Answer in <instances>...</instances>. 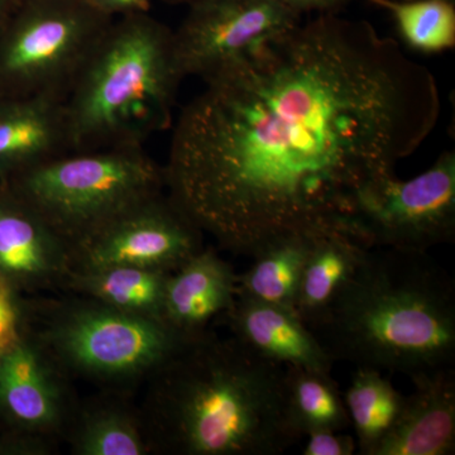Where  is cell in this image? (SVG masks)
Here are the masks:
<instances>
[{"label":"cell","instance_id":"cell-1","mask_svg":"<svg viewBox=\"0 0 455 455\" xmlns=\"http://www.w3.org/2000/svg\"><path fill=\"white\" fill-rule=\"evenodd\" d=\"M173 124L164 188L224 250L253 257L346 224L429 139V68L366 20L317 14L203 77Z\"/></svg>","mask_w":455,"mask_h":455},{"label":"cell","instance_id":"cell-2","mask_svg":"<svg viewBox=\"0 0 455 455\" xmlns=\"http://www.w3.org/2000/svg\"><path fill=\"white\" fill-rule=\"evenodd\" d=\"M284 368L235 337L187 341L149 377L140 414L149 451L283 453L301 438L287 415Z\"/></svg>","mask_w":455,"mask_h":455},{"label":"cell","instance_id":"cell-3","mask_svg":"<svg viewBox=\"0 0 455 455\" xmlns=\"http://www.w3.org/2000/svg\"><path fill=\"white\" fill-rule=\"evenodd\" d=\"M309 329L333 362L409 377L454 368V283L427 252L372 247Z\"/></svg>","mask_w":455,"mask_h":455},{"label":"cell","instance_id":"cell-4","mask_svg":"<svg viewBox=\"0 0 455 455\" xmlns=\"http://www.w3.org/2000/svg\"><path fill=\"white\" fill-rule=\"evenodd\" d=\"M184 79L170 27L148 13L114 18L66 94L68 151L145 147L172 125Z\"/></svg>","mask_w":455,"mask_h":455},{"label":"cell","instance_id":"cell-5","mask_svg":"<svg viewBox=\"0 0 455 455\" xmlns=\"http://www.w3.org/2000/svg\"><path fill=\"white\" fill-rule=\"evenodd\" d=\"M0 181L70 247L164 188V167L145 147L66 152Z\"/></svg>","mask_w":455,"mask_h":455},{"label":"cell","instance_id":"cell-6","mask_svg":"<svg viewBox=\"0 0 455 455\" xmlns=\"http://www.w3.org/2000/svg\"><path fill=\"white\" fill-rule=\"evenodd\" d=\"M36 341L65 374L123 383L149 379L188 340L161 320L86 298L53 305Z\"/></svg>","mask_w":455,"mask_h":455},{"label":"cell","instance_id":"cell-7","mask_svg":"<svg viewBox=\"0 0 455 455\" xmlns=\"http://www.w3.org/2000/svg\"><path fill=\"white\" fill-rule=\"evenodd\" d=\"M112 20L88 0H23L0 33V97L65 98Z\"/></svg>","mask_w":455,"mask_h":455},{"label":"cell","instance_id":"cell-8","mask_svg":"<svg viewBox=\"0 0 455 455\" xmlns=\"http://www.w3.org/2000/svg\"><path fill=\"white\" fill-rule=\"evenodd\" d=\"M346 227L371 247L427 252L455 236V154L445 151L411 180L396 175L364 188Z\"/></svg>","mask_w":455,"mask_h":455},{"label":"cell","instance_id":"cell-9","mask_svg":"<svg viewBox=\"0 0 455 455\" xmlns=\"http://www.w3.org/2000/svg\"><path fill=\"white\" fill-rule=\"evenodd\" d=\"M203 235L171 197L161 193L122 212L74 244L70 272L107 266L172 272L203 250Z\"/></svg>","mask_w":455,"mask_h":455},{"label":"cell","instance_id":"cell-10","mask_svg":"<svg viewBox=\"0 0 455 455\" xmlns=\"http://www.w3.org/2000/svg\"><path fill=\"white\" fill-rule=\"evenodd\" d=\"M300 22L281 0H196L173 31L180 70L203 79Z\"/></svg>","mask_w":455,"mask_h":455},{"label":"cell","instance_id":"cell-11","mask_svg":"<svg viewBox=\"0 0 455 455\" xmlns=\"http://www.w3.org/2000/svg\"><path fill=\"white\" fill-rule=\"evenodd\" d=\"M65 376L37 341L22 335L0 355V409L47 449L76 414Z\"/></svg>","mask_w":455,"mask_h":455},{"label":"cell","instance_id":"cell-12","mask_svg":"<svg viewBox=\"0 0 455 455\" xmlns=\"http://www.w3.org/2000/svg\"><path fill=\"white\" fill-rule=\"evenodd\" d=\"M71 247L32 206L0 181V276L12 283H65Z\"/></svg>","mask_w":455,"mask_h":455},{"label":"cell","instance_id":"cell-13","mask_svg":"<svg viewBox=\"0 0 455 455\" xmlns=\"http://www.w3.org/2000/svg\"><path fill=\"white\" fill-rule=\"evenodd\" d=\"M414 391L405 396L394 429L374 455L455 453V371H433L410 377Z\"/></svg>","mask_w":455,"mask_h":455},{"label":"cell","instance_id":"cell-14","mask_svg":"<svg viewBox=\"0 0 455 455\" xmlns=\"http://www.w3.org/2000/svg\"><path fill=\"white\" fill-rule=\"evenodd\" d=\"M235 286L232 266L203 248L167 278L163 322L182 339H196L212 319L230 309Z\"/></svg>","mask_w":455,"mask_h":455},{"label":"cell","instance_id":"cell-15","mask_svg":"<svg viewBox=\"0 0 455 455\" xmlns=\"http://www.w3.org/2000/svg\"><path fill=\"white\" fill-rule=\"evenodd\" d=\"M226 314L233 337L260 357L283 367L331 372L333 359L295 311L235 296Z\"/></svg>","mask_w":455,"mask_h":455},{"label":"cell","instance_id":"cell-16","mask_svg":"<svg viewBox=\"0 0 455 455\" xmlns=\"http://www.w3.org/2000/svg\"><path fill=\"white\" fill-rule=\"evenodd\" d=\"M65 98L0 97V180L68 151Z\"/></svg>","mask_w":455,"mask_h":455},{"label":"cell","instance_id":"cell-17","mask_svg":"<svg viewBox=\"0 0 455 455\" xmlns=\"http://www.w3.org/2000/svg\"><path fill=\"white\" fill-rule=\"evenodd\" d=\"M370 248L362 236L347 227L331 228L315 236L293 307L305 324L310 328L324 315Z\"/></svg>","mask_w":455,"mask_h":455},{"label":"cell","instance_id":"cell-18","mask_svg":"<svg viewBox=\"0 0 455 455\" xmlns=\"http://www.w3.org/2000/svg\"><path fill=\"white\" fill-rule=\"evenodd\" d=\"M170 274L137 266H107L70 272L64 284L113 309L163 322L164 287Z\"/></svg>","mask_w":455,"mask_h":455},{"label":"cell","instance_id":"cell-19","mask_svg":"<svg viewBox=\"0 0 455 455\" xmlns=\"http://www.w3.org/2000/svg\"><path fill=\"white\" fill-rule=\"evenodd\" d=\"M320 232L295 233L265 245L251 267L236 276L235 296L293 311L305 262Z\"/></svg>","mask_w":455,"mask_h":455},{"label":"cell","instance_id":"cell-20","mask_svg":"<svg viewBox=\"0 0 455 455\" xmlns=\"http://www.w3.org/2000/svg\"><path fill=\"white\" fill-rule=\"evenodd\" d=\"M68 438L74 454L151 453L140 415L119 401H99L76 411L68 427Z\"/></svg>","mask_w":455,"mask_h":455},{"label":"cell","instance_id":"cell-21","mask_svg":"<svg viewBox=\"0 0 455 455\" xmlns=\"http://www.w3.org/2000/svg\"><path fill=\"white\" fill-rule=\"evenodd\" d=\"M349 423L355 427L357 451L374 455L390 434L403 410L405 396L395 388L381 371L357 367L343 396Z\"/></svg>","mask_w":455,"mask_h":455},{"label":"cell","instance_id":"cell-22","mask_svg":"<svg viewBox=\"0 0 455 455\" xmlns=\"http://www.w3.org/2000/svg\"><path fill=\"white\" fill-rule=\"evenodd\" d=\"M284 400L290 423L301 438L311 431H343L350 425L343 395L331 372L284 368Z\"/></svg>","mask_w":455,"mask_h":455},{"label":"cell","instance_id":"cell-23","mask_svg":"<svg viewBox=\"0 0 455 455\" xmlns=\"http://www.w3.org/2000/svg\"><path fill=\"white\" fill-rule=\"evenodd\" d=\"M391 14L407 49L439 55L455 46V0H366Z\"/></svg>","mask_w":455,"mask_h":455},{"label":"cell","instance_id":"cell-24","mask_svg":"<svg viewBox=\"0 0 455 455\" xmlns=\"http://www.w3.org/2000/svg\"><path fill=\"white\" fill-rule=\"evenodd\" d=\"M304 455H352L357 451V442L338 430H316L307 434Z\"/></svg>","mask_w":455,"mask_h":455},{"label":"cell","instance_id":"cell-25","mask_svg":"<svg viewBox=\"0 0 455 455\" xmlns=\"http://www.w3.org/2000/svg\"><path fill=\"white\" fill-rule=\"evenodd\" d=\"M20 338V317L12 287L0 276V355L13 347Z\"/></svg>","mask_w":455,"mask_h":455},{"label":"cell","instance_id":"cell-26","mask_svg":"<svg viewBox=\"0 0 455 455\" xmlns=\"http://www.w3.org/2000/svg\"><path fill=\"white\" fill-rule=\"evenodd\" d=\"M90 4L110 18L132 16V14L148 13L154 0H88Z\"/></svg>","mask_w":455,"mask_h":455},{"label":"cell","instance_id":"cell-27","mask_svg":"<svg viewBox=\"0 0 455 455\" xmlns=\"http://www.w3.org/2000/svg\"><path fill=\"white\" fill-rule=\"evenodd\" d=\"M287 8L298 16L304 14H338L341 8L347 7L353 0H281Z\"/></svg>","mask_w":455,"mask_h":455},{"label":"cell","instance_id":"cell-28","mask_svg":"<svg viewBox=\"0 0 455 455\" xmlns=\"http://www.w3.org/2000/svg\"><path fill=\"white\" fill-rule=\"evenodd\" d=\"M22 3L23 0H0V33L17 13Z\"/></svg>","mask_w":455,"mask_h":455},{"label":"cell","instance_id":"cell-29","mask_svg":"<svg viewBox=\"0 0 455 455\" xmlns=\"http://www.w3.org/2000/svg\"><path fill=\"white\" fill-rule=\"evenodd\" d=\"M164 3L169 4H190V3L196 2V0H163Z\"/></svg>","mask_w":455,"mask_h":455}]
</instances>
